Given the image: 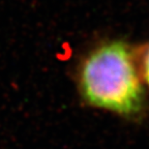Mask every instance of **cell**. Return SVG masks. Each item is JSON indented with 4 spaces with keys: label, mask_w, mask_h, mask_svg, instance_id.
<instances>
[{
    "label": "cell",
    "mask_w": 149,
    "mask_h": 149,
    "mask_svg": "<svg viewBox=\"0 0 149 149\" xmlns=\"http://www.w3.org/2000/svg\"><path fill=\"white\" fill-rule=\"evenodd\" d=\"M74 85L82 104L140 123L149 114L138 47L124 37H102L79 56Z\"/></svg>",
    "instance_id": "obj_1"
},
{
    "label": "cell",
    "mask_w": 149,
    "mask_h": 149,
    "mask_svg": "<svg viewBox=\"0 0 149 149\" xmlns=\"http://www.w3.org/2000/svg\"><path fill=\"white\" fill-rule=\"evenodd\" d=\"M138 61L142 80L146 88L149 89V40L138 47Z\"/></svg>",
    "instance_id": "obj_2"
}]
</instances>
